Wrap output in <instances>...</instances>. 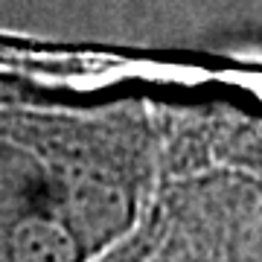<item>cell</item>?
I'll return each mask as SVG.
<instances>
[{"mask_svg":"<svg viewBox=\"0 0 262 262\" xmlns=\"http://www.w3.org/2000/svg\"><path fill=\"white\" fill-rule=\"evenodd\" d=\"M64 181L32 146L0 134V262H88Z\"/></svg>","mask_w":262,"mask_h":262,"instance_id":"obj_1","label":"cell"},{"mask_svg":"<svg viewBox=\"0 0 262 262\" xmlns=\"http://www.w3.org/2000/svg\"><path fill=\"white\" fill-rule=\"evenodd\" d=\"M163 213L192 262H262V172L192 178Z\"/></svg>","mask_w":262,"mask_h":262,"instance_id":"obj_2","label":"cell"},{"mask_svg":"<svg viewBox=\"0 0 262 262\" xmlns=\"http://www.w3.org/2000/svg\"><path fill=\"white\" fill-rule=\"evenodd\" d=\"M163 236H166V213L155 210L143 215L134 230H128L122 239L108 245L88 262H151Z\"/></svg>","mask_w":262,"mask_h":262,"instance_id":"obj_3","label":"cell"},{"mask_svg":"<svg viewBox=\"0 0 262 262\" xmlns=\"http://www.w3.org/2000/svg\"><path fill=\"white\" fill-rule=\"evenodd\" d=\"M151 262H192V256L187 253V248L181 245V239L166 225V236H163V242L158 245V251L151 256Z\"/></svg>","mask_w":262,"mask_h":262,"instance_id":"obj_4","label":"cell"}]
</instances>
